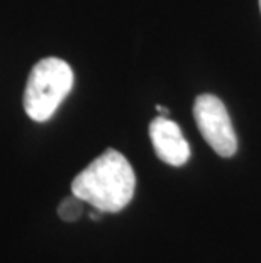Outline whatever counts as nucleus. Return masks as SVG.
I'll return each instance as SVG.
<instances>
[{
  "mask_svg": "<svg viewBox=\"0 0 261 263\" xmlns=\"http://www.w3.org/2000/svg\"><path fill=\"white\" fill-rule=\"evenodd\" d=\"M136 175L122 153L107 149L71 182V194L102 212H119L132 200Z\"/></svg>",
  "mask_w": 261,
  "mask_h": 263,
  "instance_id": "nucleus-1",
  "label": "nucleus"
},
{
  "mask_svg": "<svg viewBox=\"0 0 261 263\" xmlns=\"http://www.w3.org/2000/svg\"><path fill=\"white\" fill-rule=\"evenodd\" d=\"M73 87V70L59 58H44L32 66L24 90V110L36 122L48 121Z\"/></svg>",
  "mask_w": 261,
  "mask_h": 263,
  "instance_id": "nucleus-2",
  "label": "nucleus"
},
{
  "mask_svg": "<svg viewBox=\"0 0 261 263\" xmlns=\"http://www.w3.org/2000/svg\"><path fill=\"white\" fill-rule=\"evenodd\" d=\"M198 131L219 156L229 158L237 151V138L224 102L212 93H202L193 104Z\"/></svg>",
  "mask_w": 261,
  "mask_h": 263,
  "instance_id": "nucleus-3",
  "label": "nucleus"
},
{
  "mask_svg": "<svg viewBox=\"0 0 261 263\" xmlns=\"http://www.w3.org/2000/svg\"><path fill=\"white\" fill-rule=\"evenodd\" d=\"M149 138L158 158L166 165L182 166L190 158V144L187 143L176 122L159 116L149 124Z\"/></svg>",
  "mask_w": 261,
  "mask_h": 263,
  "instance_id": "nucleus-4",
  "label": "nucleus"
},
{
  "mask_svg": "<svg viewBox=\"0 0 261 263\" xmlns=\"http://www.w3.org/2000/svg\"><path fill=\"white\" fill-rule=\"evenodd\" d=\"M83 200L80 197H76L75 194H71V197L63 199V202L58 207V214L63 221L66 222H73L82 216L83 212Z\"/></svg>",
  "mask_w": 261,
  "mask_h": 263,
  "instance_id": "nucleus-5",
  "label": "nucleus"
},
{
  "mask_svg": "<svg viewBox=\"0 0 261 263\" xmlns=\"http://www.w3.org/2000/svg\"><path fill=\"white\" fill-rule=\"evenodd\" d=\"M259 10H261V0H259Z\"/></svg>",
  "mask_w": 261,
  "mask_h": 263,
  "instance_id": "nucleus-6",
  "label": "nucleus"
}]
</instances>
